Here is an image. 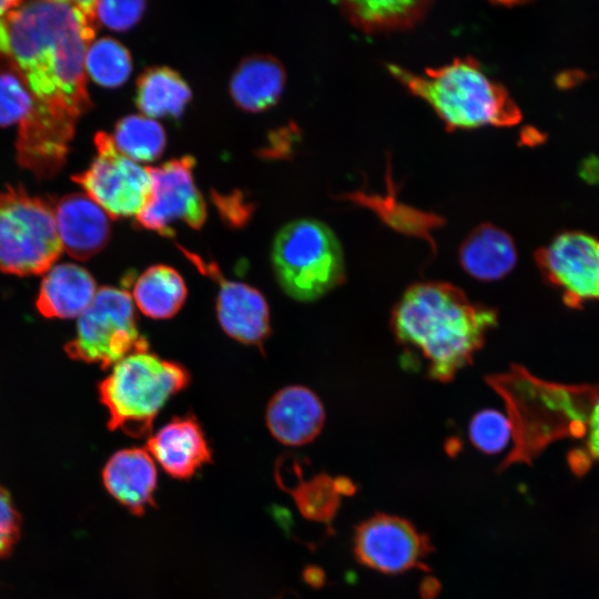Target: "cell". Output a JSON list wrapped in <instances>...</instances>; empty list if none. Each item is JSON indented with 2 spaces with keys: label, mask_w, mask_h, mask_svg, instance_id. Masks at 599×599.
Instances as JSON below:
<instances>
[{
  "label": "cell",
  "mask_w": 599,
  "mask_h": 599,
  "mask_svg": "<svg viewBox=\"0 0 599 599\" xmlns=\"http://www.w3.org/2000/svg\"><path fill=\"white\" fill-rule=\"evenodd\" d=\"M94 4L21 1L0 18V55L31 99L18 128V161L37 177L62 167L77 122L91 106L85 53L97 30Z\"/></svg>",
  "instance_id": "cell-1"
},
{
  "label": "cell",
  "mask_w": 599,
  "mask_h": 599,
  "mask_svg": "<svg viewBox=\"0 0 599 599\" xmlns=\"http://www.w3.org/2000/svg\"><path fill=\"white\" fill-rule=\"evenodd\" d=\"M497 322L496 309L469 301L450 283L436 281L410 285L390 315L398 343L419 351L429 377L440 383L450 382L473 363Z\"/></svg>",
  "instance_id": "cell-2"
},
{
  "label": "cell",
  "mask_w": 599,
  "mask_h": 599,
  "mask_svg": "<svg viewBox=\"0 0 599 599\" xmlns=\"http://www.w3.org/2000/svg\"><path fill=\"white\" fill-rule=\"evenodd\" d=\"M504 400L511 426L512 448L498 467L530 464L551 441L582 436L595 397L580 402L589 386H566L539 379L526 368L512 365L505 373L486 377Z\"/></svg>",
  "instance_id": "cell-3"
},
{
  "label": "cell",
  "mask_w": 599,
  "mask_h": 599,
  "mask_svg": "<svg viewBox=\"0 0 599 599\" xmlns=\"http://www.w3.org/2000/svg\"><path fill=\"white\" fill-rule=\"evenodd\" d=\"M387 70L413 95L426 101L448 131L512 126L521 120V112L508 91L490 79L470 55L427 68L423 74L396 64H387Z\"/></svg>",
  "instance_id": "cell-4"
},
{
  "label": "cell",
  "mask_w": 599,
  "mask_h": 599,
  "mask_svg": "<svg viewBox=\"0 0 599 599\" xmlns=\"http://www.w3.org/2000/svg\"><path fill=\"white\" fill-rule=\"evenodd\" d=\"M190 379L184 366L149 349L129 354L99 384L100 400L109 413L108 427L133 438L150 436L160 410Z\"/></svg>",
  "instance_id": "cell-5"
},
{
  "label": "cell",
  "mask_w": 599,
  "mask_h": 599,
  "mask_svg": "<svg viewBox=\"0 0 599 599\" xmlns=\"http://www.w3.org/2000/svg\"><path fill=\"white\" fill-rule=\"evenodd\" d=\"M275 277L283 291L300 302H313L346 280L342 245L324 223L301 219L275 236L271 253Z\"/></svg>",
  "instance_id": "cell-6"
},
{
  "label": "cell",
  "mask_w": 599,
  "mask_h": 599,
  "mask_svg": "<svg viewBox=\"0 0 599 599\" xmlns=\"http://www.w3.org/2000/svg\"><path fill=\"white\" fill-rule=\"evenodd\" d=\"M63 250L53 209L22 189L0 193V271L14 275L48 272Z\"/></svg>",
  "instance_id": "cell-7"
},
{
  "label": "cell",
  "mask_w": 599,
  "mask_h": 599,
  "mask_svg": "<svg viewBox=\"0 0 599 599\" xmlns=\"http://www.w3.org/2000/svg\"><path fill=\"white\" fill-rule=\"evenodd\" d=\"M145 349L149 344L139 331L131 295L111 286L97 291L79 317L75 337L65 345L71 358L104 369L133 352Z\"/></svg>",
  "instance_id": "cell-8"
},
{
  "label": "cell",
  "mask_w": 599,
  "mask_h": 599,
  "mask_svg": "<svg viewBox=\"0 0 599 599\" xmlns=\"http://www.w3.org/2000/svg\"><path fill=\"white\" fill-rule=\"evenodd\" d=\"M97 158L88 170L72 179L109 216L138 215L151 193V175L145 169L119 152L111 135L94 138Z\"/></svg>",
  "instance_id": "cell-9"
},
{
  "label": "cell",
  "mask_w": 599,
  "mask_h": 599,
  "mask_svg": "<svg viewBox=\"0 0 599 599\" xmlns=\"http://www.w3.org/2000/svg\"><path fill=\"white\" fill-rule=\"evenodd\" d=\"M353 542L359 564L390 575L428 570L425 559L434 550L426 534L409 520L388 514H376L357 525Z\"/></svg>",
  "instance_id": "cell-10"
},
{
  "label": "cell",
  "mask_w": 599,
  "mask_h": 599,
  "mask_svg": "<svg viewBox=\"0 0 599 599\" xmlns=\"http://www.w3.org/2000/svg\"><path fill=\"white\" fill-rule=\"evenodd\" d=\"M194 159L185 155L149 167L151 193L136 215L141 227L164 236L173 235L174 222L201 229L206 220V206L194 183Z\"/></svg>",
  "instance_id": "cell-11"
},
{
  "label": "cell",
  "mask_w": 599,
  "mask_h": 599,
  "mask_svg": "<svg viewBox=\"0 0 599 599\" xmlns=\"http://www.w3.org/2000/svg\"><path fill=\"white\" fill-rule=\"evenodd\" d=\"M544 277L562 293L564 302L579 307L599 301V238L564 232L535 254Z\"/></svg>",
  "instance_id": "cell-12"
},
{
  "label": "cell",
  "mask_w": 599,
  "mask_h": 599,
  "mask_svg": "<svg viewBox=\"0 0 599 599\" xmlns=\"http://www.w3.org/2000/svg\"><path fill=\"white\" fill-rule=\"evenodd\" d=\"M184 255L217 284L216 315L222 329L246 345L262 346L271 332L270 308L263 294L243 282L226 278L215 263L182 247Z\"/></svg>",
  "instance_id": "cell-13"
},
{
  "label": "cell",
  "mask_w": 599,
  "mask_h": 599,
  "mask_svg": "<svg viewBox=\"0 0 599 599\" xmlns=\"http://www.w3.org/2000/svg\"><path fill=\"white\" fill-rule=\"evenodd\" d=\"M149 454L175 479H189L212 461V450L194 415L175 416L146 441Z\"/></svg>",
  "instance_id": "cell-14"
},
{
  "label": "cell",
  "mask_w": 599,
  "mask_h": 599,
  "mask_svg": "<svg viewBox=\"0 0 599 599\" xmlns=\"http://www.w3.org/2000/svg\"><path fill=\"white\" fill-rule=\"evenodd\" d=\"M324 422L321 399L305 386H286L267 404V428L284 445L302 446L312 441L321 433Z\"/></svg>",
  "instance_id": "cell-15"
},
{
  "label": "cell",
  "mask_w": 599,
  "mask_h": 599,
  "mask_svg": "<svg viewBox=\"0 0 599 599\" xmlns=\"http://www.w3.org/2000/svg\"><path fill=\"white\" fill-rule=\"evenodd\" d=\"M53 211L62 247L72 257L85 261L105 246L111 231L109 215L87 194L65 195Z\"/></svg>",
  "instance_id": "cell-16"
},
{
  "label": "cell",
  "mask_w": 599,
  "mask_h": 599,
  "mask_svg": "<svg viewBox=\"0 0 599 599\" xmlns=\"http://www.w3.org/2000/svg\"><path fill=\"white\" fill-rule=\"evenodd\" d=\"M106 491L130 512L141 516L154 506L158 474L154 460L143 448L114 453L102 470Z\"/></svg>",
  "instance_id": "cell-17"
},
{
  "label": "cell",
  "mask_w": 599,
  "mask_h": 599,
  "mask_svg": "<svg viewBox=\"0 0 599 599\" xmlns=\"http://www.w3.org/2000/svg\"><path fill=\"white\" fill-rule=\"evenodd\" d=\"M458 257L468 275L491 282L511 272L517 262V250L507 232L490 223H483L465 237Z\"/></svg>",
  "instance_id": "cell-18"
},
{
  "label": "cell",
  "mask_w": 599,
  "mask_h": 599,
  "mask_svg": "<svg viewBox=\"0 0 599 599\" xmlns=\"http://www.w3.org/2000/svg\"><path fill=\"white\" fill-rule=\"evenodd\" d=\"M95 293V281L87 270L75 264H60L43 277L37 308L45 317L72 318L88 308Z\"/></svg>",
  "instance_id": "cell-19"
},
{
  "label": "cell",
  "mask_w": 599,
  "mask_h": 599,
  "mask_svg": "<svg viewBox=\"0 0 599 599\" xmlns=\"http://www.w3.org/2000/svg\"><path fill=\"white\" fill-rule=\"evenodd\" d=\"M285 85L282 63L267 54H253L241 61L230 83L233 102L246 112H261L275 105Z\"/></svg>",
  "instance_id": "cell-20"
},
{
  "label": "cell",
  "mask_w": 599,
  "mask_h": 599,
  "mask_svg": "<svg viewBox=\"0 0 599 599\" xmlns=\"http://www.w3.org/2000/svg\"><path fill=\"white\" fill-rule=\"evenodd\" d=\"M187 296L186 284L181 274L169 265L148 267L134 282L132 300L136 307L153 319L173 317Z\"/></svg>",
  "instance_id": "cell-21"
},
{
  "label": "cell",
  "mask_w": 599,
  "mask_h": 599,
  "mask_svg": "<svg viewBox=\"0 0 599 599\" xmlns=\"http://www.w3.org/2000/svg\"><path fill=\"white\" fill-rule=\"evenodd\" d=\"M430 1H342L341 11L365 33L408 29L427 13Z\"/></svg>",
  "instance_id": "cell-22"
},
{
  "label": "cell",
  "mask_w": 599,
  "mask_h": 599,
  "mask_svg": "<svg viewBox=\"0 0 599 599\" xmlns=\"http://www.w3.org/2000/svg\"><path fill=\"white\" fill-rule=\"evenodd\" d=\"M190 99L187 83L170 68H149L138 79L135 103L148 118H179Z\"/></svg>",
  "instance_id": "cell-23"
},
{
  "label": "cell",
  "mask_w": 599,
  "mask_h": 599,
  "mask_svg": "<svg viewBox=\"0 0 599 599\" xmlns=\"http://www.w3.org/2000/svg\"><path fill=\"white\" fill-rule=\"evenodd\" d=\"M291 461L296 479L293 484L282 488L292 495L303 517L312 521L329 524L336 516L341 504L335 478L326 474H318L309 479H303L297 461Z\"/></svg>",
  "instance_id": "cell-24"
},
{
  "label": "cell",
  "mask_w": 599,
  "mask_h": 599,
  "mask_svg": "<svg viewBox=\"0 0 599 599\" xmlns=\"http://www.w3.org/2000/svg\"><path fill=\"white\" fill-rule=\"evenodd\" d=\"M119 152L132 161H154L164 150L166 138L163 128L145 115L121 119L112 138Z\"/></svg>",
  "instance_id": "cell-25"
},
{
  "label": "cell",
  "mask_w": 599,
  "mask_h": 599,
  "mask_svg": "<svg viewBox=\"0 0 599 599\" xmlns=\"http://www.w3.org/2000/svg\"><path fill=\"white\" fill-rule=\"evenodd\" d=\"M85 70L102 87L115 88L126 81L132 71L128 49L112 38H101L85 53Z\"/></svg>",
  "instance_id": "cell-26"
},
{
  "label": "cell",
  "mask_w": 599,
  "mask_h": 599,
  "mask_svg": "<svg viewBox=\"0 0 599 599\" xmlns=\"http://www.w3.org/2000/svg\"><path fill=\"white\" fill-rule=\"evenodd\" d=\"M468 435L478 450L496 454L501 451L511 438V426L507 416L496 409L486 408L473 416Z\"/></svg>",
  "instance_id": "cell-27"
},
{
  "label": "cell",
  "mask_w": 599,
  "mask_h": 599,
  "mask_svg": "<svg viewBox=\"0 0 599 599\" xmlns=\"http://www.w3.org/2000/svg\"><path fill=\"white\" fill-rule=\"evenodd\" d=\"M31 99L13 72L0 73V126L20 124L30 113Z\"/></svg>",
  "instance_id": "cell-28"
},
{
  "label": "cell",
  "mask_w": 599,
  "mask_h": 599,
  "mask_svg": "<svg viewBox=\"0 0 599 599\" xmlns=\"http://www.w3.org/2000/svg\"><path fill=\"white\" fill-rule=\"evenodd\" d=\"M143 1H95L97 20L110 29L123 31L134 26L144 11Z\"/></svg>",
  "instance_id": "cell-29"
},
{
  "label": "cell",
  "mask_w": 599,
  "mask_h": 599,
  "mask_svg": "<svg viewBox=\"0 0 599 599\" xmlns=\"http://www.w3.org/2000/svg\"><path fill=\"white\" fill-rule=\"evenodd\" d=\"M22 529L21 515L10 493L0 484V558L9 557Z\"/></svg>",
  "instance_id": "cell-30"
},
{
  "label": "cell",
  "mask_w": 599,
  "mask_h": 599,
  "mask_svg": "<svg viewBox=\"0 0 599 599\" xmlns=\"http://www.w3.org/2000/svg\"><path fill=\"white\" fill-rule=\"evenodd\" d=\"M585 446L572 454L570 463L577 471L585 470L592 461H599V392L586 423Z\"/></svg>",
  "instance_id": "cell-31"
},
{
  "label": "cell",
  "mask_w": 599,
  "mask_h": 599,
  "mask_svg": "<svg viewBox=\"0 0 599 599\" xmlns=\"http://www.w3.org/2000/svg\"><path fill=\"white\" fill-rule=\"evenodd\" d=\"M335 485L341 496L353 495L355 493V485L349 478L336 477Z\"/></svg>",
  "instance_id": "cell-32"
},
{
  "label": "cell",
  "mask_w": 599,
  "mask_h": 599,
  "mask_svg": "<svg viewBox=\"0 0 599 599\" xmlns=\"http://www.w3.org/2000/svg\"><path fill=\"white\" fill-rule=\"evenodd\" d=\"M439 585L435 579L428 578L422 585V595L424 599H434L437 596Z\"/></svg>",
  "instance_id": "cell-33"
},
{
  "label": "cell",
  "mask_w": 599,
  "mask_h": 599,
  "mask_svg": "<svg viewBox=\"0 0 599 599\" xmlns=\"http://www.w3.org/2000/svg\"><path fill=\"white\" fill-rule=\"evenodd\" d=\"M21 1L0 0V18L4 17L13 8L18 7Z\"/></svg>",
  "instance_id": "cell-34"
}]
</instances>
